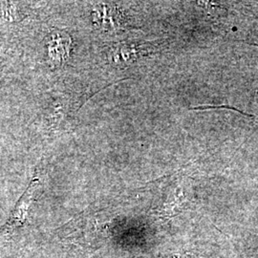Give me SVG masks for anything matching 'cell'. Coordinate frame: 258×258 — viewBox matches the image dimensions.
Masks as SVG:
<instances>
[{"label": "cell", "instance_id": "obj_1", "mask_svg": "<svg viewBox=\"0 0 258 258\" xmlns=\"http://www.w3.org/2000/svg\"><path fill=\"white\" fill-rule=\"evenodd\" d=\"M39 185V179L34 178L31 184H29L25 192L20 197L13 212L10 214L8 221L1 228V233H9L23 227L24 223L27 220L29 209L33 202L34 195L36 194Z\"/></svg>", "mask_w": 258, "mask_h": 258}, {"label": "cell", "instance_id": "obj_2", "mask_svg": "<svg viewBox=\"0 0 258 258\" xmlns=\"http://www.w3.org/2000/svg\"><path fill=\"white\" fill-rule=\"evenodd\" d=\"M71 40L67 34L54 32L47 40L48 61L53 68L59 67L69 56Z\"/></svg>", "mask_w": 258, "mask_h": 258}]
</instances>
